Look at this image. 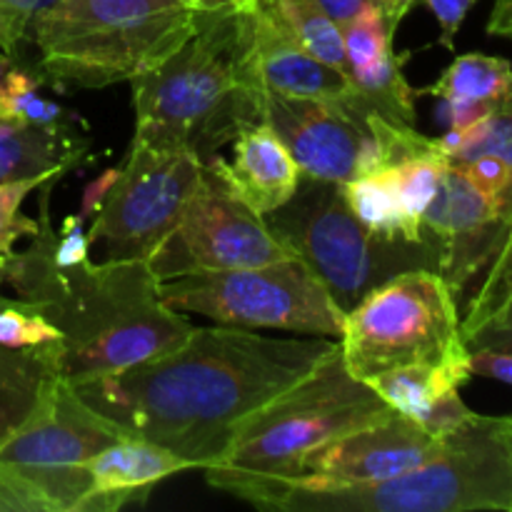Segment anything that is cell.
<instances>
[{"label":"cell","instance_id":"cell-1","mask_svg":"<svg viewBox=\"0 0 512 512\" xmlns=\"http://www.w3.org/2000/svg\"><path fill=\"white\" fill-rule=\"evenodd\" d=\"M340 340L270 338L248 328H193L183 345L118 373L73 383L130 435L165 445L195 470L213 468L238 425L310 373Z\"/></svg>","mask_w":512,"mask_h":512},{"label":"cell","instance_id":"cell-2","mask_svg":"<svg viewBox=\"0 0 512 512\" xmlns=\"http://www.w3.org/2000/svg\"><path fill=\"white\" fill-rule=\"evenodd\" d=\"M55 180L43 183L38 233L28 250L5 263V283L23 300L38 303L63 333L60 378L73 385L118 373L183 345L195 325L160 300V280L148 260H85L68 268L55 263L48 215Z\"/></svg>","mask_w":512,"mask_h":512},{"label":"cell","instance_id":"cell-3","mask_svg":"<svg viewBox=\"0 0 512 512\" xmlns=\"http://www.w3.org/2000/svg\"><path fill=\"white\" fill-rule=\"evenodd\" d=\"M248 5L203 13L168 60L130 80L133 140L188 148L208 163L240 130L263 123L265 88L250 48Z\"/></svg>","mask_w":512,"mask_h":512},{"label":"cell","instance_id":"cell-4","mask_svg":"<svg viewBox=\"0 0 512 512\" xmlns=\"http://www.w3.org/2000/svg\"><path fill=\"white\" fill-rule=\"evenodd\" d=\"M260 510L285 512H512V415L473 413L443 450L388 480H268L235 490Z\"/></svg>","mask_w":512,"mask_h":512},{"label":"cell","instance_id":"cell-5","mask_svg":"<svg viewBox=\"0 0 512 512\" xmlns=\"http://www.w3.org/2000/svg\"><path fill=\"white\" fill-rule=\"evenodd\" d=\"M200 15L185 0H53L30 20L28 43L45 85L100 90L158 68L198 30Z\"/></svg>","mask_w":512,"mask_h":512},{"label":"cell","instance_id":"cell-6","mask_svg":"<svg viewBox=\"0 0 512 512\" xmlns=\"http://www.w3.org/2000/svg\"><path fill=\"white\" fill-rule=\"evenodd\" d=\"M390 413L393 408L350 373L338 343L305 378L238 425L223 458L203 470L205 480L233 495L250 483L295 478L315 450Z\"/></svg>","mask_w":512,"mask_h":512},{"label":"cell","instance_id":"cell-7","mask_svg":"<svg viewBox=\"0 0 512 512\" xmlns=\"http://www.w3.org/2000/svg\"><path fill=\"white\" fill-rule=\"evenodd\" d=\"M270 233L303 260L343 313L375 285L408 270H438L433 240H385L370 233L345 200L343 183L303 175L288 203L263 215Z\"/></svg>","mask_w":512,"mask_h":512},{"label":"cell","instance_id":"cell-8","mask_svg":"<svg viewBox=\"0 0 512 512\" xmlns=\"http://www.w3.org/2000/svg\"><path fill=\"white\" fill-rule=\"evenodd\" d=\"M345 365L373 380L410 365L470 363L458 298L438 270H408L375 285L345 313L340 335Z\"/></svg>","mask_w":512,"mask_h":512},{"label":"cell","instance_id":"cell-9","mask_svg":"<svg viewBox=\"0 0 512 512\" xmlns=\"http://www.w3.org/2000/svg\"><path fill=\"white\" fill-rule=\"evenodd\" d=\"M160 300L175 313H193L248 330H288L340 340L345 313L300 258L255 268L195 273L160 280Z\"/></svg>","mask_w":512,"mask_h":512},{"label":"cell","instance_id":"cell-10","mask_svg":"<svg viewBox=\"0 0 512 512\" xmlns=\"http://www.w3.org/2000/svg\"><path fill=\"white\" fill-rule=\"evenodd\" d=\"M125 435L128 430L90 408L68 380L55 378L0 448V463L33 483L55 512H95L93 478L83 463Z\"/></svg>","mask_w":512,"mask_h":512},{"label":"cell","instance_id":"cell-11","mask_svg":"<svg viewBox=\"0 0 512 512\" xmlns=\"http://www.w3.org/2000/svg\"><path fill=\"white\" fill-rule=\"evenodd\" d=\"M205 175V163L188 148L133 140L103 205L88 230L100 260H148L183 215Z\"/></svg>","mask_w":512,"mask_h":512},{"label":"cell","instance_id":"cell-12","mask_svg":"<svg viewBox=\"0 0 512 512\" xmlns=\"http://www.w3.org/2000/svg\"><path fill=\"white\" fill-rule=\"evenodd\" d=\"M290 258L285 245L270 233L265 220L245 208L205 168L183 215L168 238L148 258L158 280L195 273L255 268Z\"/></svg>","mask_w":512,"mask_h":512},{"label":"cell","instance_id":"cell-13","mask_svg":"<svg viewBox=\"0 0 512 512\" xmlns=\"http://www.w3.org/2000/svg\"><path fill=\"white\" fill-rule=\"evenodd\" d=\"M263 120L308 178L348 183L383 168V155L365 118L345 105L265 90Z\"/></svg>","mask_w":512,"mask_h":512},{"label":"cell","instance_id":"cell-14","mask_svg":"<svg viewBox=\"0 0 512 512\" xmlns=\"http://www.w3.org/2000/svg\"><path fill=\"white\" fill-rule=\"evenodd\" d=\"M445 435L430 433L418 420L393 410L308 455L295 478L370 483L420 468L443 450Z\"/></svg>","mask_w":512,"mask_h":512},{"label":"cell","instance_id":"cell-15","mask_svg":"<svg viewBox=\"0 0 512 512\" xmlns=\"http://www.w3.org/2000/svg\"><path fill=\"white\" fill-rule=\"evenodd\" d=\"M498 228V205L450 163L438 195L425 210L423 230L438 250V273L455 298L485 270Z\"/></svg>","mask_w":512,"mask_h":512},{"label":"cell","instance_id":"cell-16","mask_svg":"<svg viewBox=\"0 0 512 512\" xmlns=\"http://www.w3.org/2000/svg\"><path fill=\"white\" fill-rule=\"evenodd\" d=\"M348 83L353 90V113L365 118L378 113L390 123L415 125V100L418 90L405 80L403 63L408 53L398 58L393 50L395 35L390 33L378 5L368 3L355 18L343 25Z\"/></svg>","mask_w":512,"mask_h":512},{"label":"cell","instance_id":"cell-17","mask_svg":"<svg viewBox=\"0 0 512 512\" xmlns=\"http://www.w3.org/2000/svg\"><path fill=\"white\" fill-rule=\"evenodd\" d=\"M255 70L268 93L353 108V90L340 70L310 55L265 0L248 5Z\"/></svg>","mask_w":512,"mask_h":512},{"label":"cell","instance_id":"cell-18","mask_svg":"<svg viewBox=\"0 0 512 512\" xmlns=\"http://www.w3.org/2000/svg\"><path fill=\"white\" fill-rule=\"evenodd\" d=\"M233 153V160L215 155L205 168L245 208L263 218L293 198L303 173L265 120L248 125L235 135Z\"/></svg>","mask_w":512,"mask_h":512},{"label":"cell","instance_id":"cell-19","mask_svg":"<svg viewBox=\"0 0 512 512\" xmlns=\"http://www.w3.org/2000/svg\"><path fill=\"white\" fill-rule=\"evenodd\" d=\"M83 465L93 478L95 512H115L143 503L160 480L195 470L190 460L140 435L115 440Z\"/></svg>","mask_w":512,"mask_h":512},{"label":"cell","instance_id":"cell-20","mask_svg":"<svg viewBox=\"0 0 512 512\" xmlns=\"http://www.w3.org/2000/svg\"><path fill=\"white\" fill-rule=\"evenodd\" d=\"M418 95H433L443 103L440 113L448 130H465L512 98V65L510 60L485 53L458 55Z\"/></svg>","mask_w":512,"mask_h":512},{"label":"cell","instance_id":"cell-21","mask_svg":"<svg viewBox=\"0 0 512 512\" xmlns=\"http://www.w3.org/2000/svg\"><path fill=\"white\" fill-rule=\"evenodd\" d=\"M93 158L90 140L75 123L20 125L0 120V183L33 175H60Z\"/></svg>","mask_w":512,"mask_h":512},{"label":"cell","instance_id":"cell-22","mask_svg":"<svg viewBox=\"0 0 512 512\" xmlns=\"http://www.w3.org/2000/svg\"><path fill=\"white\" fill-rule=\"evenodd\" d=\"M58 343L40 348L0 345V448L38 408L48 385L60 378Z\"/></svg>","mask_w":512,"mask_h":512},{"label":"cell","instance_id":"cell-23","mask_svg":"<svg viewBox=\"0 0 512 512\" xmlns=\"http://www.w3.org/2000/svg\"><path fill=\"white\" fill-rule=\"evenodd\" d=\"M470 378H473L470 363L410 365V368L378 375V378L368 380V385L390 408L425 425L440 400L458 393Z\"/></svg>","mask_w":512,"mask_h":512},{"label":"cell","instance_id":"cell-24","mask_svg":"<svg viewBox=\"0 0 512 512\" xmlns=\"http://www.w3.org/2000/svg\"><path fill=\"white\" fill-rule=\"evenodd\" d=\"M343 193L360 223L378 238L410 240V243L425 240L423 225L415 223L405 210L390 165L348 180L343 183Z\"/></svg>","mask_w":512,"mask_h":512},{"label":"cell","instance_id":"cell-25","mask_svg":"<svg viewBox=\"0 0 512 512\" xmlns=\"http://www.w3.org/2000/svg\"><path fill=\"white\" fill-rule=\"evenodd\" d=\"M40 85L45 83L38 70H25L0 55V120L20 125L75 123L78 118L70 110L38 93Z\"/></svg>","mask_w":512,"mask_h":512},{"label":"cell","instance_id":"cell-26","mask_svg":"<svg viewBox=\"0 0 512 512\" xmlns=\"http://www.w3.org/2000/svg\"><path fill=\"white\" fill-rule=\"evenodd\" d=\"M265 3L288 25L290 33L305 45L310 55L323 60L330 68L340 70L348 78L343 30L330 18L320 0H265Z\"/></svg>","mask_w":512,"mask_h":512},{"label":"cell","instance_id":"cell-27","mask_svg":"<svg viewBox=\"0 0 512 512\" xmlns=\"http://www.w3.org/2000/svg\"><path fill=\"white\" fill-rule=\"evenodd\" d=\"M448 165L450 160L448 155L443 153V148L433 150V153L410 155V158L390 165L405 210H408V215L418 225H423L425 210L430 208V203H433L435 195H438Z\"/></svg>","mask_w":512,"mask_h":512},{"label":"cell","instance_id":"cell-28","mask_svg":"<svg viewBox=\"0 0 512 512\" xmlns=\"http://www.w3.org/2000/svg\"><path fill=\"white\" fill-rule=\"evenodd\" d=\"M512 298V223L495 238L493 255L485 265L483 280L470 298L465 318H460V328L478 323L485 315L498 310Z\"/></svg>","mask_w":512,"mask_h":512},{"label":"cell","instance_id":"cell-29","mask_svg":"<svg viewBox=\"0 0 512 512\" xmlns=\"http://www.w3.org/2000/svg\"><path fill=\"white\" fill-rule=\"evenodd\" d=\"M63 340V333L43 315L38 303L8 300L0 295V345L8 348H40Z\"/></svg>","mask_w":512,"mask_h":512},{"label":"cell","instance_id":"cell-30","mask_svg":"<svg viewBox=\"0 0 512 512\" xmlns=\"http://www.w3.org/2000/svg\"><path fill=\"white\" fill-rule=\"evenodd\" d=\"M50 178L60 175H33V178H20L0 183V260H10L15 255V243L20 238H33L38 233V220H30L20 213L25 198L33 190L43 188Z\"/></svg>","mask_w":512,"mask_h":512},{"label":"cell","instance_id":"cell-31","mask_svg":"<svg viewBox=\"0 0 512 512\" xmlns=\"http://www.w3.org/2000/svg\"><path fill=\"white\" fill-rule=\"evenodd\" d=\"M468 350H493L512 355V298L478 323L463 328Z\"/></svg>","mask_w":512,"mask_h":512},{"label":"cell","instance_id":"cell-32","mask_svg":"<svg viewBox=\"0 0 512 512\" xmlns=\"http://www.w3.org/2000/svg\"><path fill=\"white\" fill-rule=\"evenodd\" d=\"M0 512H55L33 483L0 463Z\"/></svg>","mask_w":512,"mask_h":512},{"label":"cell","instance_id":"cell-33","mask_svg":"<svg viewBox=\"0 0 512 512\" xmlns=\"http://www.w3.org/2000/svg\"><path fill=\"white\" fill-rule=\"evenodd\" d=\"M83 223L85 220L80 215H68L53 233V258L63 268L90 260V243Z\"/></svg>","mask_w":512,"mask_h":512},{"label":"cell","instance_id":"cell-34","mask_svg":"<svg viewBox=\"0 0 512 512\" xmlns=\"http://www.w3.org/2000/svg\"><path fill=\"white\" fill-rule=\"evenodd\" d=\"M33 20V10L25 8L18 0H0V50L15 60L20 45L28 43V28Z\"/></svg>","mask_w":512,"mask_h":512},{"label":"cell","instance_id":"cell-35","mask_svg":"<svg viewBox=\"0 0 512 512\" xmlns=\"http://www.w3.org/2000/svg\"><path fill=\"white\" fill-rule=\"evenodd\" d=\"M418 3L428 5L430 13H433L435 20L440 23L438 43L443 45V48L455 50V38H458L465 18H468V13L473 10V5L478 3V0H418Z\"/></svg>","mask_w":512,"mask_h":512},{"label":"cell","instance_id":"cell-36","mask_svg":"<svg viewBox=\"0 0 512 512\" xmlns=\"http://www.w3.org/2000/svg\"><path fill=\"white\" fill-rule=\"evenodd\" d=\"M470 370L473 375L500 380L512 385V355L493 353V350H470Z\"/></svg>","mask_w":512,"mask_h":512},{"label":"cell","instance_id":"cell-37","mask_svg":"<svg viewBox=\"0 0 512 512\" xmlns=\"http://www.w3.org/2000/svg\"><path fill=\"white\" fill-rule=\"evenodd\" d=\"M115 175H118V168L105 170L103 175H98V178H95L93 183H90L88 188H85V193H83V205H80V213H78L80 218H83V220L95 218V213H98L100 205H103L105 195H108L110 185H113Z\"/></svg>","mask_w":512,"mask_h":512},{"label":"cell","instance_id":"cell-38","mask_svg":"<svg viewBox=\"0 0 512 512\" xmlns=\"http://www.w3.org/2000/svg\"><path fill=\"white\" fill-rule=\"evenodd\" d=\"M373 5H378L380 13H383L385 23H388L390 33L395 35V30L400 28V23L405 20V15L418 5V0H370Z\"/></svg>","mask_w":512,"mask_h":512},{"label":"cell","instance_id":"cell-39","mask_svg":"<svg viewBox=\"0 0 512 512\" xmlns=\"http://www.w3.org/2000/svg\"><path fill=\"white\" fill-rule=\"evenodd\" d=\"M488 33L512 40V0H495L488 20Z\"/></svg>","mask_w":512,"mask_h":512},{"label":"cell","instance_id":"cell-40","mask_svg":"<svg viewBox=\"0 0 512 512\" xmlns=\"http://www.w3.org/2000/svg\"><path fill=\"white\" fill-rule=\"evenodd\" d=\"M320 3H323V8L328 10L330 18L343 28L350 18H355V15L360 13V8H363L368 0H320Z\"/></svg>","mask_w":512,"mask_h":512},{"label":"cell","instance_id":"cell-41","mask_svg":"<svg viewBox=\"0 0 512 512\" xmlns=\"http://www.w3.org/2000/svg\"><path fill=\"white\" fill-rule=\"evenodd\" d=\"M190 8L198 13H215V10H228V8H243L250 0H185Z\"/></svg>","mask_w":512,"mask_h":512},{"label":"cell","instance_id":"cell-42","mask_svg":"<svg viewBox=\"0 0 512 512\" xmlns=\"http://www.w3.org/2000/svg\"><path fill=\"white\" fill-rule=\"evenodd\" d=\"M18 3H23L28 10H33V15H35V13H38V10H43L45 5L53 3V0H18Z\"/></svg>","mask_w":512,"mask_h":512},{"label":"cell","instance_id":"cell-43","mask_svg":"<svg viewBox=\"0 0 512 512\" xmlns=\"http://www.w3.org/2000/svg\"><path fill=\"white\" fill-rule=\"evenodd\" d=\"M5 263H8V260H0V285L5 283Z\"/></svg>","mask_w":512,"mask_h":512}]
</instances>
